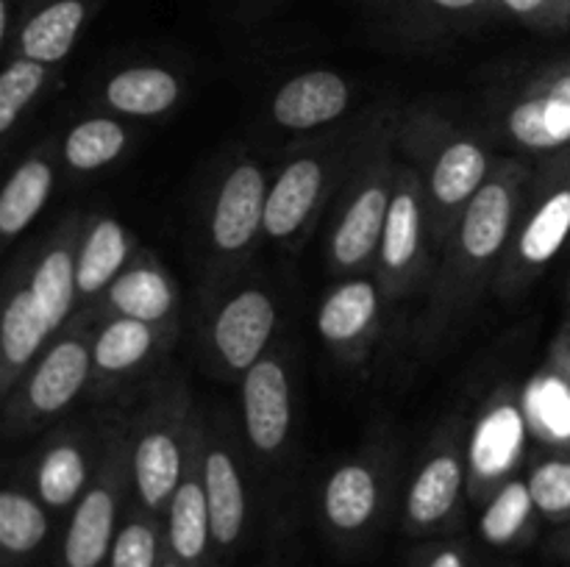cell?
I'll return each mask as SVG.
<instances>
[{
    "instance_id": "11",
    "label": "cell",
    "mask_w": 570,
    "mask_h": 567,
    "mask_svg": "<svg viewBox=\"0 0 570 567\" xmlns=\"http://www.w3.org/2000/svg\"><path fill=\"white\" fill-rule=\"evenodd\" d=\"M267 178L256 161L243 159L228 170L215 195L209 217L212 248L223 259H237L265 233Z\"/></svg>"
},
{
    "instance_id": "34",
    "label": "cell",
    "mask_w": 570,
    "mask_h": 567,
    "mask_svg": "<svg viewBox=\"0 0 570 567\" xmlns=\"http://www.w3.org/2000/svg\"><path fill=\"white\" fill-rule=\"evenodd\" d=\"M532 489L538 515L546 520H568L570 517V454H554L540 459L527 478Z\"/></svg>"
},
{
    "instance_id": "14",
    "label": "cell",
    "mask_w": 570,
    "mask_h": 567,
    "mask_svg": "<svg viewBox=\"0 0 570 567\" xmlns=\"http://www.w3.org/2000/svg\"><path fill=\"white\" fill-rule=\"evenodd\" d=\"M83 226L87 222L78 215L61 220L28 276V289L50 337L70 322L78 304V245Z\"/></svg>"
},
{
    "instance_id": "33",
    "label": "cell",
    "mask_w": 570,
    "mask_h": 567,
    "mask_svg": "<svg viewBox=\"0 0 570 567\" xmlns=\"http://www.w3.org/2000/svg\"><path fill=\"white\" fill-rule=\"evenodd\" d=\"M50 70L42 61L17 56L0 72V137H9L11 128L20 122L22 111L39 98L48 83Z\"/></svg>"
},
{
    "instance_id": "36",
    "label": "cell",
    "mask_w": 570,
    "mask_h": 567,
    "mask_svg": "<svg viewBox=\"0 0 570 567\" xmlns=\"http://www.w3.org/2000/svg\"><path fill=\"white\" fill-rule=\"evenodd\" d=\"M499 9L527 22L538 31H566L570 28V6L566 0H495Z\"/></svg>"
},
{
    "instance_id": "17",
    "label": "cell",
    "mask_w": 570,
    "mask_h": 567,
    "mask_svg": "<svg viewBox=\"0 0 570 567\" xmlns=\"http://www.w3.org/2000/svg\"><path fill=\"white\" fill-rule=\"evenodd\" d=\"M384 292L367 278H348L323 298L317 309V331L323 342L343 356L362 354L376 334L382 317Z\"/></svg>"
},
{
    "instance_id": "42",
    "label": "cell",
    "mask_w": 570,
    "mask_h": 567,
    "mask_svg": "<svg viewBox=\"0 0 570 567\" xmlns=\"http://www.w3.org/2000/svg\"><path fill=\"white\" fill-rule=\"evenodd\" d=\"M566 3H568V6H570V0H566Z\"/></svg>"
},
{
    "instance_id": "41",
    "label": "cell",
    "mask_w": 570,
    "mask_h": 567,
    "mask_svg": "<svg viewBox=\"0 0 570 567\" xmlns=\"http://www.w3.org/2000/svg\"><path fill=\"white\" fill-rule=\"evenodd\" d=\"M566 339H568V345H570V331H568V334H566Z\"/></svg>"
},
{
    "instance_id": "18",
    "label": "cell",
    "mask_w": 570,
    "mask_h": 567,
    "mask_svg": "<svg viewBox=\"0 0 570 567\" xmlns=\"http://www.w3.org/2000/svg\"><path fill=\"white\" fill-rule=\"evenodd\" d=\"M465 487V465L454 445H443L415 472L406 493L404 517L406 528L415 534H429L443 528L460 506Z\"/></svg>"
},
{
    "instance_id": "31",
    "label": "cell",
    "mask_w": 570,
    "mask_h": 567,
    "mask_svg": "<svg viewBox=\"0 0 570 567\" xmlns=\"http://www.w3.org/2000/svg\"><path fill=\"white\" fill-rule=\"evenodd\" d=\"M128 148V131L115 117H89L76 122L61 142L65 165L76 172H98L120 159Z\"/></svg>"
},
{
    "instance_id": "7",
    "label": "cell",
    "mask_w": 570,
    "mask_h": 567,
    "mask_svg": "<svg viewBox=\"0 0 570 567\" xmlns=\"http://www.w3.org/2000/svg\"><path fill=\"white\" fill-rule=\"evenodd\" d=\"M570 239V156L534 183V200L521 209L499 272L501 295L527 287Z\"/></svg>"
},
{
    "instance_id": "15",
    "label": "cell",
    "mask_w": 570,
    "mask_h": 567,
    "mask_svg": "<svg viewBox=\"0 0 570 567\" xmlns=\"http://www.w3.org/2000/svg\"><path fill=\"white\" fill-rule=\"evenodd\" d=\"M245 434L262 456L284 448L293 428V387L282 356L265 354L243 376Z\"/></svg>"
},
{
    "instance_id": "27",
    "label": "cell",
    "mask_w": 570,
    "mask_h": 567,
    "mask_svg": "<svg viewBox=\"0 0 570 567\" xmlns=\"http://www.w3.org/2000/svg\"><path fill=\"white\" fill-rule=\"evenodd\" d=\"M87 17V0H53L42 6L17 33V56L42 61L48 67L59 64L76 48Z\"/></svg>"
},
{
    "instance_id": "35",
    "label": "cell",
    "mask_w": 570,
    "mask_h": 567,
    "mask_svg": "<svg viewBox=\"0 0 570 567\" xmlns=\"http://www.w3.org/2000/svg\"><path fill=\"white\" fill-rule=\"evenodd\" d=\"M412 17L434 26H468L473 20L490 17L499 3L495 0H399Z\"/></svg>"
},
{
    "instance_id": "16",
    "label": "cell",
    "mask_w": 570,
    "mask_h": 567,
    "mask_svg": "<svg viewBox=\"0 0 570 567\" xmlns=\"http://www.w3.org/2000/svg\"><path fill=\"white\" fill-rule=\"evenodd\" d=\"M178 292L156 256L139 250L126 270L100 295V311L109 317H134L150 326L173 328Z\"/></svg>"
},
{
    "instance_id": "38",
    "label": "cell",
    "mask_w": 570,
    "mask_h": 567,
    "mask_svg": "<svg viewBox=\"0 0 570 567\" xmlns=\"http://www.w3.org/2000/svg\"><path fill=\"white\" fill-rule=\"evenodd\" d=\"M11 31V0H0V42H9Z\"/></svg>"
},
{
    "instance_id": "39",
    "label": "cell",
    "mask_w": 570,
    "mask_h": 567,
    "mask_svg": "<svg viewBox=\"0 0 570 567\" xmlns=\"http://www.w3.org/2000/svg\"><path fill=\"white\" fill-rule=\"evenodd\" d=\"M551 548H554V554H560L562 559L570 561V528H568V531H562L560 537H554Z\"/></svg>"
},
{
    "instance_id": "28",
    "label": "cell",
    "mask_w": 570,
    "mask_h": 567,
    "mask_svg": "<svg viewBox=\"0 0 570 567\" xmlns=\"http://www.w3.org/2000/svg\"><path fill=\"white\" fill-rule=\"evenodd\" d=\"M53 189V156L50 148H37L14 167L0 192V233L14 239L45 209Z\"/></svg>"
},
{
    "instance_id": "22",
    "label": "cell",
    "mask_w": 570,
    "mask_h": 567,
    "mask_svg": "<svg viewBox=\"0 0 570 567\" xmlns=\"http://www.w3.org/2000/svg\"><path fill=\"white\" fill-rule=\"evenodd\" d=\"M48 339L50 331L33 304L28 284L11 289L3 306V320H0V395L3 400L31 370Z\"/></svg>"
},
{
    "instance_id": "10",
    "label": "cell",
    "mask_w": 570,
    "mask_h": 567,
    "mask_svg": "<svg viewBox=\"0 0 570 567\" xmlns=\"http://www.w3.org/2000/svg\"><path fill=\"white\" fill-rule=\"evenodd\" d=\"M204 426L195 428L189 445L187 467L178 489L173 493L165 511V543L167 554L184 567H215V543H212V517L204 484Z\"/></svg>"
},
{
    "instance_id": "13",
    "label": "cell",
    "mask_w": 570,
    "mask_h": 567,
    "mask_svg": "<svg viewBox=\"0 0 570 567\" xmlns=\"http://www.w3.org/2000/svg\"><path fill=\"white\" fill-rule=\"evenodd\" d=\"M276 304L262 287H243L228 295L212 320V348L228 372H248L271 348L276 331Z\"/></svg>"
},
{
    "instance_id": "2",
    "label": "cell",
    "mask_w": 570,
    "mask_h": 567,
    "mask_svg": "<svg viewBox=\"0 0 570 567\" xmlns=\"http://www.w3.org/2000/svg\"><path fill=\"white\" fill-rule=\"evenodd\" d=\"M399 145L412 156V167L426 189L432 250L443 253L462 211L490 178L493 161L471 133L454 131L432 115H415L399 128Z\"/></svg>"
},
{
    "instance_id": "23",
    "label": "cell",
    "mask_w": 570,
    "mask_h": 567,
    "mask_svg": "<svg viewBox=\"0 0 570 567\" xmlns=\"http://www.w3.org/2000/svg\"><path fill=\"white\" fill-rule=\"evenodd\" d=\"M134 237L115 217H95L78 245V300L100 298L134 259Z\"/></svg>"
},
{
    "instance_id": "21",
    "label": "cell",
    "mask_w": 570,
    "mask_h": 567,
    "mask_svg": "<svg viewBox=\"0 0 570 567\" xmlns=\"http://www.w3.org/2000/svg\"><path fill=\"white\" fill-rule=\"evenodd\" d=\"M321 509L337 537L356 539L382 511V478L365 461H345L326 478Z\"/></svg>"
},
{
    "instance_id": "25",
    "label": "cell",
    "mask_w": 570,
    "mask_h": 567,
    "mask_svg": "<svg viewBox=\"0 0 570 567\" xmlns=\"http://www.w3.org/2000/svg\"><path fill=\"white\" fill-rule=\"evenodd\" d=\"M159 328L134 317H109L92 339V381H117L159 350Z\"/></svg>"
},
{
    "instance_id": "37",
    "label": "cell",
    "mask_w": 570,
    "mask_h": 567,
    "mask_svg": "<svg viewBox=\"0 0 570 567\" xmlns=\"http://www.w3.org/2000/svg\"><path fill=\"white\" fill-rule=\"evenodd\" d=\"M421 567H471L468 565V554L460 548V545H443L434 554H429L426 559L421 561Z\"/></svg>"
},
{
    "instance_id": "32",
    "label": "cell",
    "mask_w": 570,
    "mask_h": 567,
    "mask_svg": "<svg viewBox=\"0 0 570 567\" xmlns=\"http://www.w3.org/2000/svg\"><path fill=\"white\" fill-rule=\"evenodd\" d=\"M167 554L165 526L145 509H131L117 528L106 567H161Z\"/></svg>"
},
{
    "instance_id": "20",
    "label": "cell",
    "mask_w": 570,
    "mask_h": 567,
    "mask_svg": "<svg viewBox=\"0 0 570 567\" xmlns=\"http://www.w3.org/2000/svg\"><path fill=\"white\" fill-rule=\"evenodd\" d=\"M351 106V87L340 72L309 70L289 78L273 94L271 115L287 131H312L340 120Z\"/></svg>"
},
{
    "instance_id": "8",
    "label": "cell",
    "mask_w": 570,
    "mask_h": 567,
    "mask_svg": "<svg viewBox=\"0 0 570 567\" xmlns=\"http://www.w3.org/2000/svg\"><path fill=\"white\" fill-rule=\"evenodd\" d=\"M429 253H432V237H429L426 189L415 167L399 165L382 245H379V284L384 298L412 292L426 272Z\"/></svg>"
},
{
    "instance_id": "19",
    "label": "cell",
    "mask_w": 570,
    "mask_h": 567,
    "mask_svg": "<svg viewBox=\"0 0 570 567\" xmlns=\"http://www.w3.org/2000/svg\"><path fill=\"white\" fill-rule=\"evenodd\" d=\"M204 484L212 517V543L217 556H228L239 545L248 523V493L232 448L223 437L206 439Z\"/></svg>"
},
{
    "instance_id": "6",
    "label": "cell",
    "mask_w": 570,
    "mask_h": 567,
    "mask_svg": "<svg viewBox=\"0 0 570 567\" xmlns=\"http://www.w3.org/2000/svg\"><path fill=\"white\" fill-rule=\"evenodd\" d=\"M92 339L87 317L70 320L59 337L39 354L31 370L6 398V434L37 431L76 404L92 384Z\"/></svg>"
},
{
    "instance_id": "24",
    "label": "cell",
    "mask_w": 570,
    "mask_h": 567,
    "mask_svg": "<svg viewBox=\"0 0 570 567\" xmlns=\"http://www.w3.org/2000/svg\"><path fill=\"white\" fill-rule=\"evenodd\" d=\"M95 470L89 445L76 434H65V437L45 445V450L39 454L33 487H37V498L45 506L70 509L78 504Z\"/></svg>"
},
{
    "instance_id": "3",
    "label": "cell",
    "mask_w": 570,
    "mask_h": 567,
    "mask_svg": "<svg viewBox=\"0 0 570 567\" xmlns=\"http://www.w3.org/2000/svg\"><path fill=\"white\" fill-rule=\"evenodd\" d=\"M198 426L200 417L181 381H165L148 395L131 426V484L139 509L165 515Z\"/></svg>"
},
{
    "instance_id": "1",
    "label": "cell",
    "mask_w": 570,
    "mask_h": 567,
    "mask_svg": "<svg viewBox=\"0 0 570 567\" xmlns=\"http://www.w3.org/2000/svg\"><path fill=\"white\" fill-rule=\"evenodd\" d=\"M529 178L532 170L523 161H493L490 178L462 211L460 226L443 250L421 326V342H443L454 322L471 309L490 272L504 265L518 217L527 203Z\"/></svg>"
},
{
    "instance_id": "30",
    "label": "cell",
    "mask_w": 570,
    "mask_h": 567,
    "mask_svg": "<svg viewBox=\"0 0 570 567\" xmlns=\"http://www.w3.org/2000/svg\"><path fill=\"white\" fill-rule=\"evenodd\" d=\"M42 506V500L22 489L9 487L0 493V550L6 565L28 559L48 539L50 520Z\"/></svg>"
},
{
    "instance_id": "40",
    "label": "cell",
    "mask_w": 570,
    "mask_h": 567,
    "mask_svg": "<svg viewBox=\"0 0 570 567\" xmlns=\"http://www.w3.org/2000/svg\"><path fill=\"white\" fill-rule=\"evenodd\" d=\"M161 567H184V565H181V561L173 559L170 554H165V561H161Z\"/></svg>"
},
{
    "instance_id": "4",
    "label": "cell",
    "mask_w": 570,
    "mask_h": 567,
    "mask_svg": "<svg viewBox=\"0 0 570 567\" xmlns=\"http://www.w3.org/2000/svg\"><path fill=\"white\" fill-rule=\"evenodd\" d=\"M395 131L382 126L371 142L360 150V161L340 189L337 220L328 237V259L334 270H362L379 256L384 220H387L390 198L395 187L393 159Z\"/></svg>"
},
{
    "instance_id": "12",
    "label": "cell",
    "mask_w": 570,
    "mask_h": 567,
    "mask_svg": "<svg viewBox=\"0 0 570 567\" xmlns=\"http://www.w3.org/2000/svg\"><path fill=\"white\" fill-rule=\"evenodd\" d=\"M332 183V165L321 153L295 156L271 183L265 209V237L295 248L321 211Z\"/></svg>"
},
{
    "instance_id": "9",
    "label": "cell",
    "mask_w": 570,
    "mask_h": 567,
    "mask_svg": "<svg viewBox=\"0 0 570 567\" xmlns=\"http://www.w3.org/2000/svg\"><path fill=\"white\" fill-rule=\"evenodd\" d=\"M504 131L532 153L570 148V61L546 67L510 100Z\"/></svg>"
},
{
    "instance_id": "29",
    "label": "cell",
    "mask_w": 570,
    "mask_h": 567,
    "mask_svg": "<svg viewBox=\"0 0 570 567\" xmlns=\"http://www.w3.org/2000/svg\"><path fill=\"white\" fill-rule=\"evenodd\" d=\"M534 511L538 506H534L529 484L512 478L501 484L488 500L479 520V534L493 548H515L532 534Z\"/></svg>"
},
{
    "instance_id": "5",
    "label": "cell",
    "mask_w": 570,
    "mask_h": 567,
    "mask_svg": "<svg viewBox=\"0 0 570 567\" xmlns=\"http://www.w3.org/2000/svg\"><path fill=\"white\" fill-rule=\"evenodd\" d=\"M131 478V428L120 415L100 437L95 476L78 504L61 543V567H106L120 528V506Z\"/></svg>"
},
{
    "instance_id": "26",
    "label": "cell",
    "mask_w": 570,
    "mask_h": 567,
    "mask_svg": "<svg viewBox=\"0 0 570 567\" xmlns=\"http://www.w3.org/2000/svg\"><path fill=\"white\" fill-rule=\"evenodd\" d=\"M181 78L159 64H137L115 72L104 87L111 111L128 117H159L181 98Z\"/></svg>"
}]
</instances>
